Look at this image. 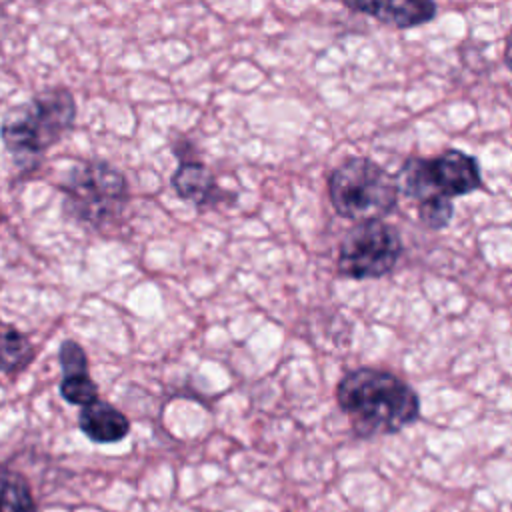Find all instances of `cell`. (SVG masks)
<instances>
[{"instance_id":"6da1fadb","label":"cell","mask_w":512,"mask_h":512,"mask_svg":"<svg viewBox=\"0 0 512 512\" xmlns=\"http://www.w3.org/2000/svg\"><path fill=\"white\" fill-rule=\"evenodd\" d=\"M340 410L364 438L396 434L420 418V398L396 374L382 368H356L336 386Z\"/></svg>"},{"instance_id":"7a4b0ae2","label":"cell","mask_w":512,"mask_h":512,"mask_svg":"<svg viewBox=\"0 0 512 512\" xmlns=\"http://www.w3.org/2000/svg\"><path fill=\"white\" fill-rule=\"evenodd\" d=\"M76 102L70 90L52 88L12 110L0 128L2 142L16 166L34 168L74 124Z\"/></svg>"},{"instance_id":"3957f363","label":"cell","mask_w":512,"mask_h":512,"mask_svg":"<svg viewBox=\"0 0 512 512\" xmlns=\"http://www.w3.org/2000/svg\"><path fill=\"white\" fill-rule=\"evenodd\" d=\"M328 196L340 218L360 224L392 214L400 192L386 168L370 158L354 156L332 170Z\"/></svg>"},{"instance_id":"277c9868","label":"cell","mask_w":512,"mask_h":512,"mask_svg":"<svg viewBox=\"0 0 512 512\" xmlns=\"http://www.w3.org/2000/svg\"><path fill=\"white\" fill-rule=\"evenodd\" d=\"M398 192L406 198L450 200L482 188V170L474 156L450 148L438 156L408 158L394 176Z\"/></svg>"},{"instance_id":"5b68a950","label":"cell","mask_w":512,"mask_h":512,"mask_svg":"<svg viewBox=\"0 0 512 512\" xmlns=\"http://www.w3.org/2000/svg\"><path fill=\"white\" fill-rule=\"evenodd\" d=\"M128 202V182L104 160L72 166L64 180V208L76 222L100 228L112 224Z\"/></svg>"},{"instance_id":"8992f818","label":"cell","mask_w":512,"mask_h":512,"mask_svg":"<svg viewBox=\"0 0 512 512\" xmlns=\"http://www.w3.org/2000/svg\"><path fill=\"white\" fill-rule=\"evenodd\" d=\"M400 232L384 220L352 226L340 242L336 268L352 280H374L390 274L402 256Z\"/></svg>"},{"instance_id":"52a82bcc","label":"cell","mask_w":512,"mask_h":512,"mask_svg":"<svg viewBox=\"0 0 512 512\" xmlns=\"http://www.w3.org/2000/svg\"><path fill=\"white\" fill-rule=\"evenodd\" d=\"M344 6L354 12L368 14L378 22H384L400 30L416 28L426 22H432L438 12V6L428 0H380V2L354 0V2H344Z\"/></svg>"},{"instance_id":"ba28073f","label":"cell","mask_w":512,"mask_h":512,"mask_svg":"<svg viewBox=\"0 0 512 512\" xmlns=\"http://www.w3.org/2000/svg\"><path fill=\"white\" fill-rule=\"evenodd\" d=\"M170 184L182 200L196 206H212L222 200V190L218 188L212 172L198 160H180Z\"/></svg>"},{"instance_id":"9c48e42d","label":"cell","mask_w":512,"mask_h":512,"mask_svg":"<svg viewBox=\"0 0 512 512\" xmlns=\"http://www.w3.org/2000/svg\"><path fill=\"white\" fill-rule=\"evenodd\" d=\"M78 426L92 442L98 444L120 442L130 432L128 418L104 400H96L84 406L78 416Z\"/></svg>"},{"instance_id":"30bf717a","label":"cell","mask_w":512,"mask_h":512,"mask_svg":"<svg viewBox=\"0 0 512 512\" xmlns=\"http://www.w3.org/2000/svg\"><path fill=\"white\" fill-rule=\"evenodd\" d=\"M0 512H36L28 484L10 470H0Z\"/></svg>"},{"instance_id":"8fae6325","label":"cell","mask_w":512,"mask_h":512,"mask_svg":"<svg viewBox=\"0 0 512 512\" xmlns=\"http://www.w3.org/2000/svg\"><path fill=\"white\" fill-rule=\"evenodd\" d=\"M34 358L32 342L16 330H8L0 336V372H18L26 368Z\"/></svg>"},{"instance_id":"7c38bea8","label":"cell","mask_w":512,"mask_h":512,"mask_svg":"<svg viewBox=\"0 0 512 512\" xmlns=\"http://www.w3.org/2000/svg\"><path fill=\"white\" fill-rule=\"evenodd\" d=\"M60 394L68 404L74 406H88L92 402L98 400V386L96 382L90 378L88 370L82 372H68L62 374L60 380Z\"/></svg>"},{"instance_id":"4fadbf2b","label":"cell","mask_w":512,"mask_h":512,"mask_svg":"<svg viewBox=\"0 0 512 512\" xmlns=\"http://www.w3.org/2000/svg\"><path fill=\"white\" fill-rule=\"evenodd\" d=\"M454 206L450 200H428L418 204V218L426 228L442 230L452 222Z\"/></svg>"},{"instance_id":"5bb4252c","label":"cell","mask_w":512,"mask_h":512,"mask_svg":"<svg viewBox=\"0 0 512 512\" xmlns=\"http://www.w3.org/2000/svg\"><path fill=\"white\" fill-rule=\"evenodd\" d=\"M58 360H60V366H62V374L88 370V356H86L84 348L76 340L68 338V340H64L60 344Z\"/></svg>"}]
</instances>
